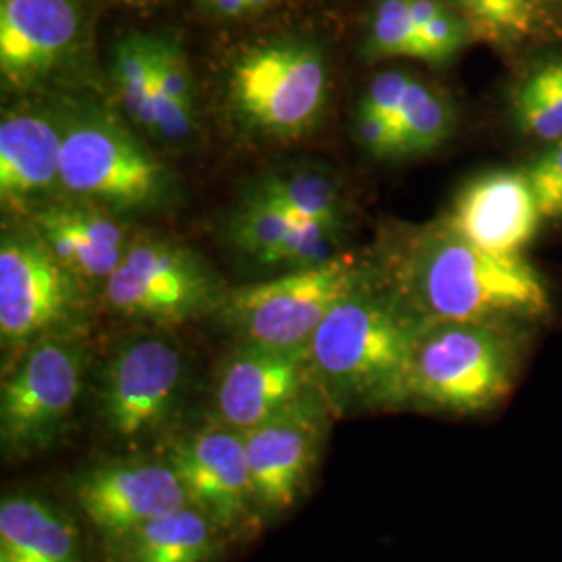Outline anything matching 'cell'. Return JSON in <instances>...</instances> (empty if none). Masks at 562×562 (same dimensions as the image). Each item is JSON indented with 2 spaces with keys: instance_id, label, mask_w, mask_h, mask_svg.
<instances>
[{
  "instance_id": "1",
  "label": "cell",
  "mask_w": 562,
  "mask_h": 562,
  "mask_svg": "<svg viewBox=\"0 0 562 562\" xmlns=\"http://www.w3.org/2000/svg\"><path fill=\"white\" fill-rule=\"evenodd\" d=\"M425 327L396 292L375 294L362 285L341 301L306 346L313 383L329 411L411 402V367Z\"/></svg>"
},
{
  "instance_id": "2",
  "label": "cell",
  "mask_w": 562,
  "mask_h": 562,
  "mask_svg": "<svg viewBox=\"0 0 562 562\" xmlns=\"http://www.w3.org/2000/svg\"><path fill=\"white\" fill-rule=\"evenodd\" d=\"M398 280L396 294L425 323L513 327L540 322L552 308L548 285L531 262L485 252L448 223L415 241Z\"/></svg>"
},
{
  "instance_id": "3",
  "label": "cell",
  "mask_w": 562,
  "mask_h": 562,
  "mask_svg": "<svg viewBox=\"0 0 562 562\" xmlns=\"http://www.w3.org/2000/svg\"><path fill=\"white\" fill-rule=\"evenodd\" d=\"M513 327L427 323L411 367V402L452 415H477L508 396L519 348Z\"/></svg>"
},
{
  "instance_id": "4",
  "label": "cell",
  "mask_w": 562,
  "mask_h": 562,
  "mask_svg": "<svg viewBox=\"0 0 562 562\" xmlns=\"http://www.w3.org/2000/svg\"><path fill=\"white\" fill-rule=\"evenodd\" d=\"M362 288L361 269L344 257L276 280L250 283L223 296L222 317L241 344L302 350L325 317Z\"/></svg>"
},
{
  "instance_id": "5",
  "label": "cell",
  "mask_w": 562,
  "mask_h": 562,
  "mask_svg": "<svg viewBox=\"0 0 562 562\" xmlns=\"http://www.w3.org/2000/svg\"><path fill=\"white\" fill-rule=\"evenodd\" d=\"M86 350L67 334L25 346L0 390L2 448L30 457L55 442L80 401Z\"/></svg>"
},
{
  "instance_id": "6",
  "label": "cell",
  "mask_w": 562,
  "mask_h": 562,
  "mask_svg": "<svg viewBox=\"0 0 562 562\" xmlns=\"http://www.w3.org/2000/svg\"><path fill=\"white\" fill-rule=\"evenodd\" d=\"M325 92L327 67L308 42L262 44L232 71V97L241 117L281 138L301 136L315 123Z\"/></svg>"
},
{
  "instance_id": "7",
  "label": "cell",
  "mask_w": 562,
  "mask_h": 562,
  "mask_svg": "<svg viewBox=\"0 0 562 562\" xmlns=\"http://www.w3.org/2000/svg\"><path fill=\"white\" fill-rule=\"evenodd\" d=\"M81 281L46 248L34 227L0 241V340L4 348L67 334L81 311Z\"/></svg>"
},
{
  "instance_id": "8",
  "label": "cell",
  "mask_w": 562,
  "mask_h": 562,
  "mask_svg": "<svg viewBox=\"0 0 562 562\" xmlns=\"http://www.w3.org/2000/svg\"><path fill=\"white\" fill-rule=\"evenodd\" d=\"M183 387L186 361L176 341L161 336L127 340L102 369V423L117 442H146L171 422Z\"/></svg>"
},
{
  "instance_id": "9",
  "label": "cell",
  "mask_w": 562,
  "mask_h": 562,
  "mask_svg": "<svg viewBox=\"0 0 562 562\" xmlns=\"http://www.w3.org/2000/svg\"><path fill=\"white\" fill-rule=\"evenodd\" d=\"M102 294L115 313L150 323L186 322L223 301L213 273L194 252L148 238L132 241Z\"/></svg>"
},
{
  "instance_id": "10",
  "label": "cell",
  "mask_w": 562,
  "mask_h": 562,
  "mask_svg": "<svg viewBox=\"0 0 562 562\" xmlns=\"http://www.w3.org/2000/svg\"><path fill=\"white\" fill-rule=\"evenodd\" d=\"M165 186L155 161L117 123L88 117L63 132L60 188L104 209H138L157 201Z\"/></svg>"
},
{
  "instance_id": "11",
  "label": "cell",
  "mask_w": 562,
  "mask_h": 562,
  "mask_svg": "<svg viewBox=\"0 0 562 562\" xmlns=\"http://www.w3.org/2000/svg\"><path fill=\"white\" fill-rule=\"evenodd\" d=\"M327 413V402L313 390L241 434L257 510L276 517L299 503L319 459Z\"/></svg>"
},
{
  "instance_id": "12",
  "label": "cell",
  "mask_w": 562,
  "mask_h": 562,
  "mask_svg": "<svg viewBox=\"0 0 562 562\" xmlns=\"http://www.w3.org/2000/svg\"><path fill=\"white\" fill-rule=\"evenodd\" d=\"M313 390L317 387L306 348L278 350L241 344L217 378V419L225 427L246 434Z\"/></svg>"
},
{
  "instance_id": "13",
  "label": "cell",
  "mask_w": 562,
  "mask_h": 562,
  "mask_svg": "<svg viewBox=\"0 0 562 562\" xmlns=\"http://www.w3.org/2000/svg\"><path fill=\"white\" fill-rule=\"evenodd\" d=\"M169 464L190 503L222 531L241 529L259 515L240 431L222 423L204 427L171 448Z\"/></svg>"
},
{
  "instance_id": "14",
  "label": "cell",
  "mask_w": 562,
  "mask_h": 562,
  "mask_svg": "<svg viewBox=\"0 0 562 562\" xmlns=\"http://www.w3.org/2000/svg\"><path fill=\"white\" fill-rule=\"evenodd\" d=\"M76 498L86 519L115 542L142 525L190 504L188 492L169 461L106 464L81 477Z\"/></svg>"
},
{
  "instance_id": "15",
  "label": "cell",
  "mask_w": 562,
  "mask_h": 562,
  "mask_svg": "<svg viewBox=\"0 0 562 562\" xmlns=\"http://www.w3.org/2000/svg\"><path fill=\"white\" fill-rule=\"evenodd\" d=\"M540 209L521 171H490L462 188L448 225L485 252L521 255L540 227Z\"/></svg>"
},
{
  "instance_id": "16",
  "label": "cell",
  "mask_w": 562,
  "mask_h": 562,
  "mask_svg": "<svg viewBox=\"0 0 562 562\" xmlns=\"http://www.w3.org/2000/svg\"><path fill=\"white\" fill-rule=\"evenodd\" d=\"M76 0H0V71L30 86L69 55L80 34Z\"/></svg>"
},
{
  "instance_id": "17",
  "label": "cell",
  "mask_w": 562,
  "mask_h": 562,
  "mask_svg": "<svg viewBox=\"0 0 562 562\" xmlns=\"http://www.w3.org/2000/svg\"><path fill=\"white\" fill-rule=\"evenodd\" d=\"M32 227L53 257L81 283L109 280L132 240L109 211L88 201L53 202L34 211Z\"/></svg>"
},
{
  "instance_id": "18",
  "label": "cell",
  "mask_w": 562,
  "mask_h": 562,
  "mask_svg": "<svg viewBox=\"0 0 562 562\" xmlns=\"http://www.w3.org/2000/svg\"><path fill=\"white\" fill-rule=\"evenodd\" d=\"M63 134L36 115H11L0 125V196L25 206L60 186Z\"/></svg>"
},
{
  "instance_id": "19",
  "label": "cell",
  "mask_w": 562,
  "mask_h": 562,
  "mask_svg": "<svg viewBox=\"0 0 562 562\" xmlns=\"http://www.w3.org/2000/svg\"><path fill=\"white\" fill-rule=\"evenodd\" d=\"M0 554L18 562H83V546L63 510L20 494L0 503Z\"/></svg>"
},
{
  "instance_id": "20",
  "label": "cell",
  "mask_w": 562,
  "mask_h": 562,
  "mask_svg": "<svg viewBox=\"0 0 562 562\" xmlns=\"http://www.w3.org/2000/svg\"><path fill=\"white\" fill-rule=\"evenodd\" d=\"M222 529L199 506L186 504L121 540L123 562H209Z\"/></svg>"
},
{
  "instance_id": "21",
  "label": "cell",
  "mask_w": 562,
  "mask_h": 562,
  "mask_svg": "<svg viewBox=\"0 0 562 562\" xmlns=\"http://www.w3.org/2000/svg\"><path fill=\"white\" fill-rule=\"evenodd\" d=\"M271 202L299 222L323 223L336 232L341 229V201L336 183L322 173L296 171L285 176H269L259 181L252 192Z\"/></svg>"
},
{
  "instance_id": "22",
  "label": "cell",
  "mask_w": 562,
  "mask_h": 562,
  "mask_svg": "<svg viewBox=\"0 0 562 562\" xmlns=\"http://www.w3.org/2000/svg\"><path fill=\"white\" fill-rule=\"evenodd\" d=\"M469 34L485 42H519L543 27L542 0H457Z\"/></svg>"
},
{
  "instance_id": "23",
  "label": "cell",
  "mask_w": 562,
  "mask_h": 562,
  "mask_svg": "<svg viewBox=\"0 0 562 562\" xmlns=\"http://www.w3.org/2000/svg\"><path fill=\"white\" fill-rule=\"evenodd\" d=\"M299 223L280 206L250 194L232 220V240L241 252L261 265H269Z\"/></svg>"
},
{
  "instance_id": "24",
  "label": "cell",
  "mask_w": 562,
  "mask_h": 562,
  "mask_svg": "<svg viewBox=\"0 0 562 562\" xmlns=\"http://www.w3.org/2000/svg\"><path fill=\"white\" fill-rule=\"evenodd\" d=\"M450 123L452 115L442 97L422 81H411L396 121L402 153H425L440 146L450 132Z\"/></svg>"
},
{
  "instance_id": "25",
  "label": "cell",
  "mask_w": 562,
  "mask_h": 562,
  "mask_svg": "<svg viewBox=\"0 0 562 562\" xmlns=\"http://www.w3.org/2000/svg\"><path fill=\"white\" fill-rule=\"evenodd\" d=\"M115 78L127 113L157 134L153 102V38L132 36L115 50Z\"/></svg>"
},
{
  "instance_id": "26",
  "label": "cell",
  "mask_w": 562,
  "mask_h": 562,
  "mask_svg": "<svg viewBox=\"0 0 562 562\" xmlns=\"http://www.w3.org/2000/svg\"><path fill=\"white\" fill-rule=\"evenodd\" d=\"M369 48L375 57H425L408 0L380 2L371 23Z\"/></svg>"
},
{
  "instance_id": "27",
  "label": "cell",
  "mask_w": 562,
  "mask_h": 562,
  "mask_svg": "<svg viewBox=\"0 0 562 562\" xmlns=\"http://www.w3.org/2000/svg\"><path fill=\"white\" fill-rule=\"evenodd\" d=\"M515 113L525 134L546 142L562 140V99L538 71L517 92Z\"/></svg>"
},
{
  "instance_id": "28",
  "label": "cell",
  "mask_w": 562,
  "mask_h": 562,
  "mask_svg": "<svg viewBox=\"0 0 562 562\" xmlns=\"http://www.w3.org/2000/svg\"><path fill=\"white\" fill-rule=\"evenodd\" d=\"M546 220H562V140L525 171Z\"/></svg>"
},
{
  "instance_id": "29",
  "label": "cell",
  "mask_w": 562,
  "mask_h": 562,
  "mask_svg": "<svg viewBox=\"0 0 562 562\" xmlns=\"http://www.w3.org/2000/svg\"><path fill=\"white\" fill-rule=\"evenodd\" d=\"M467 34H469L467 23L461 18H457L452 11L442 7L438 11V15L434 20L427 21L419 30L423 53H425L423 59L431 60V63L450 59L467 41Z\"/></svg>"
},
{
  "instance_id": "30",
  "label": "cell",
  "mask_w": 562,
  "mask_h": 562,
  "mask_svg": "<svg viewBox=\"0 0 562 562\" xmlns=\"http://www.w3.org/2000/svg\"><path fill=\"white\" fill-rule=\"evenodd\" d=\"M411 81L413 78L402 71H383L371 81L361 104L362 109L380 115L383 120L392 121L396 125Z\"/></svg>"
},
{
  "instance_id": "31",
  "label": "cell",
  "mask_w": 562,
  "mask_h": 562,
  "mask_svg": "<svg viewBox=\"0 0 562 562\" xmlns=\"http://www.w3.org/2000/svg\"><path fill=\"white\" fill-rule=\"evenodd\" d=\"M359 140L373 157H394L402 153L401 134L392 121L383 120L380 115L359 109Z\"/></svg>"
},
{
  "instance_id": "32",
  "label": "cell",
  "mask_w": 562,
  "mask_h": 562,
  "mask_svg": "<svg viewBox=\"0 0 562 562\" xmlns=\"http://www.w3.org/2000/svg\"><path fill=\"white\" fill-rule=\"evenodd\" d=\"M538 74L542 76L543 81L562 99V59L552 60V63L543 65V67L538 69Z\"/></svg>"
},
{
  "instance_id": "33",
  "label": "cell",
  "mask_w": 562,
  "mask_h": 562,
  "mask_svg": "<svg viewBox=\"0 0 562 562\" xmlns=\"http://www.w3.org/2000/svg\"><path fill=\"white\" fill-rule=\"evenodd\" d=\"M204 2H209L215 11H220L223 15H232V18L248 13L246 0H204Z\"/></svg>"
},
{
  "instance_id": "34",
  "label": "cell",
  "mask_w": 562,
  "mask_h": 562,
  "mask_svg": "<svg viewBox=\"0 0 562 562\" xmlns=\"http://www.w3.org/2000/svg\"><path fill=\"white\" fill-rule=\"evenodd\" d=\"M269 2H273V0H246V4H248V11H257V9H262V7H267Z\"/></svg>"
},
{
  "instance_id": "35",
  "label": "cell",
  "mask_w": 562,
  "mask_h": 562,
  "mask_svg": "<svg viewBox=\"0 0 562 562\" xmlns=\"http://www.w3.org/2000/svg\"><path fill=\"white\" fill-rule=\"evenodd\" d=\"M0 562H18V561H13V559H9V557H2V554H0Z\"/></svg>"
},
{
  "instance_id": "36",
  "label": "cell",
  "mask_w": 562,
  "mask_h": 562,
  "mask_svg": "<svg viewBox=\"0 0 562 562\" xmlns=\"http://www.w3.org/2000/svg\"><path fill=\"white\" fill-rule=\"evenodd\" d=\"M136 2H144V0H136Z\"/></svg>"
},
{
  "instance_id": "37",
  "label": "cell",
  "mask_w": 562,
  "mask_h": 562,
  "mask_svg": "<svg viewBox=\"0 0 562 562\" xmlns=\"http://www.w3.org/2000/svg\"><path fill=\"white\" fill-rule=\"evenodd\" d=\"M130 2H136V0H130Z\"/></svg>"
}]
</instances>
